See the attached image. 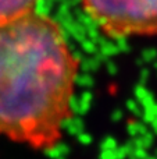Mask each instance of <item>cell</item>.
Returning a JSON list of instances; mask_svg holds the SVG:
<instances>
[{
	"label": "cell",
	"instance_id": "obj_3",
	"mask_svg": "<svg viewBox=\"0 0 157 159\" xmlns=\"http://www.w3.org/2000/svg\"><path fill=\"white\" fill-rule=\"evenodd\" d=\"M38 0H0V21L33 10Z\"/></svg>",
	"mask_w": 157,
	"mask_h": 159
},
{
	"label": "cell",
	"instance_id": "obj_2",
	"mask_svg": "<svg viewBox=\"0 0 157 159\" xmlns=\"http://www.w3.org/2000/svg\"><path fill=\"white\" fill-rule=\"evenodd\" d=\"M82 4L107 35H157V0H82Z\"/></svg>",
	"mask_w": 157,
	"mask_h": 159
},
{
	"label": "cell",
	"instance_id": "obj_1",
	"mask_svg": "<svg viewBox=\"0 0 157 159\" xmlns=\"http://www.w3.org/2000/svg\"><path fill=\"white\" fill-rule=\"evenodd\" d=\"M78 61L60 27L33 10L0 21V135L38 149L58 141Z\"/></svg>",
	"mask_w": 157,
	"mask_h": 159
}]
</instances>
